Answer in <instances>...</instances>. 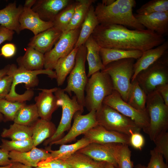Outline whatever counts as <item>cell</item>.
Returning <instances> with one entry per match:
<instances>
[{
	"instance_id": "6da1fadb",
	"label": "cell",
	"mask_w": 168,
	"mask_h": 168,
	"mask_svg": "<svg viewBox=\"0 0 168 168\" xmlns=\"http://www.w3.org/2000/svg\"><path fill=\"white\" fill-rule=\"evenodd\" d=\"M102 48L143 52L166 41L164 36L147 29L130 30L116 24L98 25L91 35Z\"/></svg>"
},
{
	"instance_id": "7a4b0ae2",
	"label": "cell",
	"mask_w": 168,
	"mask_h": 168,
	"mask_svg": "<svg viewBox=\"0 0 168 168\" xmlns=\"http://www.w3.org/2000/svg\"><path fill=\"white\" fill-rule=\"evenodd\" d=\"M146 110L149 118L148 127L143 130L153 141L160 133L168 129V106L156 90L147 95Z\"/></svg>"
},
{
	"instance_id": "3957f363",
	"label": "cell",
	"mask_w": 168,
	"mask_h": 168,
	"mask_svg": "<svg viewBox=\"0 0 168 168\" xmlns=\"http://www.w3.org/2000/svg\"><path fill=\"white\" fill-rule=\"evenodd\" d=\"M114 90L112 81L107 73L101 71L94 73L88 79L85 87V107L89 111H96L105 98Z\"/></svg>"
},
{
	"instance_id": "277c9868",
	"label": "cell",
	"mask_w": 168,
	"mask_h": 168,
	"mask_svg": "<svg viewBox=\"0 0 168 168\" xmlns=\"http://www.w3.org/2000/svg\"><path fill=\"white\" fill-rule=\"evenodd\" d=\"M135 60L128 58L114 61L105 66L101 70L110 76L114 90L118 92L127 102L131 86Z\"/></svg>"
},
{
	"instance_id": "5b68a950",
	"label": "cell",
	"mask_w": 168,
	"mask_h": 168,
	"mask_svg": "<svg viewBox=\"0 0 168 168\" xmlns=\"http://www.w3.org/2000/svg\"><path fill=\"white\" fill-rule=\"evenodd\" d=\"M96 115L98 124L109 130L130 136L133 133L140 132L141 129L131 119L103 103L96 111Z\"/></svg>"
},
{
	"instance_id": "8992f818",
	"label": "cell",
	"mask_w": 168,
	"mask_h": 168,
	"mask_svg": "<svg viewBox=\"0 0 168 168\" xmlns=\"http://www.w3.org/2000/svg\"><path fill=\"white\" fill-rule=\"evenodd\" d=\"M86 50L84 44L78 48L77 52L75 65L67 78V85L63 89L71 96L75 94L79 103L85 107V91L88 78L86 74L85 62Z\"/></svg>"
},
{
	"instance_id": "52a82bcc",
	"label": "cell",
	"mask_w": 168,
	"mask_h": 168,
	"mask_svg": "<svg viewBox=\"0 0 168 168\" xmlns=\"http://www.w3.org/2000/svg\"><path fill=\"white\" fill-rule=\"evenodd\" d=\"M147 95L158 86L168 84V51L146 69L135 79Z\"/></svg>"
},
{
	"instance_id": "ba28073f",
	"label": "cell",
	"mask_w": 168,
	"mask_h": 168,
	"mask_svg": "<svg viewBox=\"0 0 168 168\" xmlns=\"http://www.w3.org/2000/svg\"><path fill=\"white\" fill-rule=\"evenodd\" d=\"M54 93L57 98V105L62 108V115L54 134L45 140L44 144L45 146L61 138L64 133L70 128L72 120L75 114L78 111L82 112L83 111L84 107L79 103L75 95L70 98L63 89L59 88H57Z\"/></svg>"
},
{
	"instance_id": "9c48e42d",
	"label": "cell",
	"mask_w": 168,
	"mask_h": 168,
	"mask_svg": "<svg viewBox=\"0 0 168 168\" xmlns=\"http://www.w3.org/2000/svg\"><path fill=\"white\" fill-rule=\"evenodd\" d=\"M81 28L63 33L54 47L44 54V69L53 70L58 60L72 51L77 40Z\"/></svg>"
},
{
	"instance_id": "30bf717a",
	"label": "cell",
	"mask_w": 168,
	"mask_h": 168,
	"mask_svg": "<svg viewBox=\"0 0 168 168\" xmlns=\"http://www.w3.org/2000/svg\"><path fill=\"white\" fill-rule=\"evenodd\" d=\"M103 103L131 119L143 130L149 125V118L146 110L141 111L135 109L124 101L119 93L115 90H114L111 94L105 97Z\"/></svg>"
},
{
	"instance_id": "8fae6325",
	"label": "cell",
	"mask_w": 168,
	"mask_h": 168,
	"mask_svg": "<svg viewBox=\"0 0 168 168\" xmlns=\"http://www.w3.org/2000/svg\"><path fill=\"white\" fill-rule=\"evenodd\" d=\"M82 113L78 111L75 114L72 125L68 133L59 140L50 144V146L70 143L75 140L78 136L83 134L98 124L96 118V110H92L85 115L82 114Z\"/></svg>"
},
{
	"instance_id": "7c38bea8",
	"label": "cell",
	"mask_w": 168,
	"mask_h": 168,
	"mask_svg": "<svg viewBox=\"0 0 168 168\" xmlns=\"http://www.w3.org/2000/svg\"><path fill=\"white\" fill-rule=\"evenodd\" d=\"M91 142L101 144L119 143L129 145V136L117 132L107 130L98 124L84 134Z\"/></svg>"
},
{
	"instance_id": "4fadbf2b",
	"label": "cell",
	"mask_w": 168,
	"mask_h": 168,
	"mask_svg": "<svg viewBox=\"0 0 168 168\" xmlns=\"http://www.w3.org/2000/svg\"><path fill=\"white\" fill-rule=\"evenodd\" d=\"M57 87L40 89L41 92L35 98L39 116L40 119L50 121L53 113L58 108L57 98L53 93Z\"/></svg>"
},
{
	"instance_id": "5bb4252c",
	"label": "cell",
	"mask_w": 168,
	"mask_h": 168,
	"mask_svg": "<svg viewBox=\"0 0 168 168\" xmlns=\"http://www.w3.org/2000/svg\"><path fill=\"white\" fill-rule=\"evenodd\" d=\"M72 0H38L31 8L37 13L40 19L45 21L53 22L63 8Z\"/></svg>"
},
{
	"instance_id": "9a60e30c",
	"label": "cell",
	"mask_w": 168,
	"mask_h": 168,
	"mask_svg": "<svg viewBox=\"0 0 168 168\" xmlns=\"http://www.w3.org/2000/svg\"><path fill=\"white\" fill-rule=\"evenodd\" d=\"M19 21L21 31L28 29L31 31L34 35L54 26L53 22L45 21L41 20L37 13L31 8L24 7Z\"/></svg>"
},
{
	"instance_id": "2e32d148",
	"label": "cell",
	"mask_w": 168,
	"mask_h": 168,
	"mask_svg": "<svg viewBox=\"0 0 168 168\" xmlns=\"http://www.w3.org/2000/svg\"><path fill=\"white\" fill-rule=\"evenodd\" d=\"M62 33L63 32L53 26L34 35L30 39L28 46L44 54L52 49Z\"/></svg>"
},
{
	"instance_id": "e0dca14e",
	"label": "cell",
	"mask_w": 168,
	"mask_h": 168,
	"mask_svg": "<svg viewBox=\"0 0 168 168\" xmlns=\"http://www.w3.org/2000/svg\"><path fill=\"white\" fill-rule=\"evenodd\" d=\"M147 29L164 36L168 32V12H155L146 15H134Z\"/></svg>"
},
{
	"instance_id": "ac0fdd59",
	"label": "cell",
	"mask_w": 168,
	"mask_h": 168,
	"mask_svg": "<svg viewBox=\"0 0 168 168\" xmlns=\"http://www.w3.org/2000/svg\"><path fill=\"white\" fill-rule=\"evenodd\" d=\"M168 51V41L166 40L161 44L143 52L134 64V73L131 82L134 80L140 72L147 68Z\"/></svg>"
},
{
	"instance_id": "d6986e66",
	"label": "cell",
	"mask_w": 168,
	"mask_h": 168,
	"mask_svg": "<svg viewBox=\"0 0 168 168\" xmlns=\"http://www.w3.org/2000/svg\"><path fill=\"white\" fill-rule=\"evenodd\" d=\"M9 157L13 162H18L35 168L40 162L51 156L50 153L46 149L35 147L27 152L11 151L9 152Z\"/></svg>"
},
{
	"instance_id": "ffe728a7",
	"label": "cell",
	"mask_w": 168,
	"mask_h": 168,
	"mask_svg": "<svg viewBox=\"0 0 168 168\" xmlns=\"http://www.w3.org/2000/svg\"><path fill=\"white\" fill-rule=\"evenodd\" d=\"M95 12L100 24L124 26L121 13L116 0L108 6L101 2L98 3L95 7Z\"/></svg>"
},
{
	"instance_id": "44dd1931",
	"label": "cell",
	"mask_w": 168,
	"mask_h": 168,
	"mask_svg": "<svg viewBox=\"0 0 168 168\" xmlns=\"http://www.w3.org/2000/svg\"><path fill=\"white\" fill-rule=\"evenodd\" d=\"M23 9L22 5L16 6V1L9 3L0 10L1 26L19 34L21 31L19 19Z\"/></svg>"
},
{
	"instance_id": "7402d4cb",
	"label": "cell",
	"mask_w": 168,
	"mask_h": 168,
	"mask_svg": "<svg viewBox=\"0 0 168 168\" xmlns=\"http://www.w3.org/2000/svg\"><path fill=\"white\" fill-rule=\"evenodd\" d=\"M84 45L86 50V60L88 65L87 75L90 77L94 73L102 70L104 68L100 54L101 47L91 35L86 41Z\"/></svg>"
},
{
	"instance_id": "603a6c76",
	"label": "cell",
	"mask_w": 168,
	"mask_h": 168,
	"mask_svg": "<svg viewBox=\"0 0 168 168\" xmlns=\"http://www.w3.org/2000/svg\"><path fill=\"white\" fill-rule=\"evenodd\" d=\"M16 62L19 67L27 70H42L44 68V54L31 47L28 46L25 49L24 54L18 57Z\"/></svg>"
},
{
	"instance_id": "cb8c5ba5",
	"label": "cell",
	"mask_w": 168,
	"mask_h": 168,
	"mask_svg": "<svg viewBox=\"0 0 168 168\" xmlns=\"http://www.w3.org/2000/svg\"><path fill=\"white\" fill-rule=\"evenodd\" d=\"M78 152L87 155L94 160L109 163L118 168L115 160L104 144L91 142Z\"/></svg>"
},
{
	"instance_id": "d4e9b609",
	"label": "cell",
	"mask_w": 168,
	"mask_h": 168,
	"mask_svg": "<svg viewBox=\"0 0 168 168\" xmlns=\"http://www.w3.org/2000/svg\"><path fill=\"white\" fill-rule=\"evenodd\" d=\"M30 127L34 147L52 137L57 129L55 124L50 121L41 119H38Z\"/></svg>"
},
{
	"instance_id": "484cf974",
	"label": "cell",
	"mask_w": 168,
	"mask_h": 168,
	"mask_svg": "<svg viewBox=\"0 0 168 168\" xmlns=\"http://www.w3.org/2000/svg\"><path fill=\"white\" fill-rule=\"evenodd\" d=\"M142 53V52L138 50H125L102 47L100 50V54L104 67L112 62L124 59L132 58L137 59Z\"/></svg>"
},
{
	"instance_id": "4316f807",
	"label": "cell",
	"mask_w": 168,
	"mask_h": 168,
	"mask_svg": "<svg viewBox=\"0 0 168 168\" xmlns=\"http://www.w3.org/2000/svg\"><path fill=\"white\" fill-rule=\"evenodd\" d=\"M103 144L112 155L118 168H133V162L131 159V151L128 145L119 143Z\"/></svg>"
},
{
	"instance_id": "83f0119b",
	"label": "cell",
	"mask_w": 168,
	"mask_h": 168,
	"mask_svg": "<svg viewBox=\"0 0 168 168\" xmlns=\"http://www.w3.org/2000/svg\"><path fill=\"white\" fill-rule=\"evenodd\" d=\"M78 48H74L68 55L60 58L57 61L54 69L55 70L58 86L63 84L67 76L74 68Z\"/></svg>"
},
{
	"instance_id": "f1b7e54d",
	"label": "cell",
	"mask_w": 168,
	"mask_h": 168,
	"mask_svg": "<svg viewBox=\"0 0 168 168\" xmlns=\"http://www.w3.org/2000/svg\"><path fill=\"white\" fill-rule=\"evenodd\" d=\"M121 13L124 26L139 30L145 29L135 17L133 12V8L136 5L135 0H116Z\"/></svg>"
},
{
	"instance_id": "f546056e",
	"label": "cell",
	"mask_w": 168,
	"mask_h": 168,
	"mask_svg": "<svg viewBox=\"0 0 168 168\" xmlns=\"http://www.w3.org/2000/svg\"><path fill=\"white\" fill-rule=\"evenodd\" d=\"M99 23L95 12V7L92 5L88 10L82 24L77 40L74 48H78L84 44L91 35Z\"/></svg>"
},
{
	"instance_id": "4dcf8cb0",
	"label": "cell",
	"mask_w": 168,
	"mask_h": 168,
	"mask_svg": "<svg viewBox=\"0 0 168 168\" xmlns=\"http://www.w3.org/2000/svg\"><path fill=\"white\" fill-rule=\"evenodd\" d=\"M90 143H91L90 141L84 137L73 144L61 145L58 150H52L49 147L46 149L50 153L52 158L65 161Z\"/></svg>"
},
{
	"instance_id": "1f68e13d",
	"label": "cell",
	"mask_w": 168,
	"mask_h": 168,
	"mask_svg": "<svg viewBox=\"0 0 168 168\" xmlns=\"http://www.w3.org/2000/svg\"><path fill=\"white\" fill-rule=\"evenodd\" d=\"M76 4L71 21L64 32L81 27L90 6L95 0H76Z\"/></svg>"
},
{
	"instance_id": "d6a6232c",
	"label": "cell",
	"mask_w": 168,
	"mask_h": 168,
	"mask_svg": "<svg viewBox=\"0 0 168 168\" xmlns=\"http://www.w3.org/2000/svg\"><path fill=\"white\" fill-rule=\"evenodd\" d=\"M65 161L72 168H105L106 162L97 161L78 151Z\"/></svg>"
},
{
	"instance_id": "836d02e7",
	"label": "cell",
	"mask_w": 168,
	"mask_h": 168,
	"mask_svg": "<svg viewBox=\"0 0 168 168\" xmlns=\"http://www.w3.org/2000/svg\"><path fill=\"white\" fill-rule=\"evenodd\" d=\"M147 95L134 80L131 82V86L127 103L135 109L141 111H146Z\"/></svg>"
},
{
	"instance_id": "e575fe53",
	"label": "cell",
	"mask_w": 168,
	"mask_h": 168,
	"mask_svg": "<svg viewBox=\"0 0 168 168\" xmlns=\"http://www.w3.org/2000/svg\"><path fill=\"white\" fill-rule=\"evenodd\" d=\"M39 117L36 105L26 104L17 111L13 121L14 123L30 126Z\"/></svg>"
},
{
	"instance_id": "d590c367",
	"label": "cell",
	"mask_w": 168,
	"mask_h": 168,
	"mask_svg": "<svg viewBox=\"0 0 168 168\" xmlns=\"http://www.w3.org/2000/svg\"><path fill=\"white\" fill-rule=\"evenodd\" d=\"M1 136L9 138L11 140H23L32 138V131L30 126L14 123L9 128H4Z\"/></svg>"
},
{
	"instance_id": "8d00e7d4",
	"label": "cell",
	"mask_w": 168,
	"mask_h": 168,
	"mask_svg": "<svg viewBox=\"0 0 168 168\" xmlns=\"http://www.w3.org/2000/svg\"><path fill=\"white\" fill-rule=\"evenodd\" d=\"M76 2L72 1L57 14L53 21V26L63 33L70 23L74 13Z\"/></svg>"
},
{
	"instance_id": "74e56055",
	"label": "cell",
	"mask_w": 168,
	"mask_h": 168,
	"mask_svg": "<svg viewBox=\"0 0 168 168\" xmlns=\"http://www.w3.org/2000/svg\"><path fill=\"white\" fill-rule=\"evenodd\" d=\"M0 148L10 152L15 151L25 152L30 150L33 147V141L32 138L23 140L9 141L2 139Z\"/></svg>"
},
{
	"instance_id": "f35d334b",
	"label": "cell",
	"mask_w": 168,
	"mask_h": 168,
	"mask_svg": "<svg viewBox=\"0 0 168 168\" xmlns=\"http://www.w3.org/2000/svg\"><path fill=\"white\" fill-rule=\"evenodd\" d=\"M168 12V0H152L136 10L137 14L146 15L158 12Z\"/></svg>"
},
{
	"instance_id": "ab89813d",
	"label": "cell",
	"mask_w": 168,
	"mask_h": 168,
	"mask_svg": "<svg viewBox=\"0 0 168 168\" xmlns=\"http://www.w3.org/2000/svg\"><path fill=\"white\" fill-rule=\"evenodd\" d=\"M26 103L24 102H11L5 99H0V113L6 121H13L19 109Z\"/></svg>"
},
{
	"instance_id": "60d3db41",
	"label": "cell",
	"mask_w": 168,
	"mask_h": 168,
	"mask_svg": "<svg viewBox=\"0 0 168 168\" xmlns=\"http://www.w3.org/2000/svg\"><path fill=\"white\" fill-rule=\"evenodd\" d=\"M156 147L154 149L163 156L167 164L168 162V133L162 132L153 141Z\"/></svg>"
},
{
	"instance_id": "b9f144b4",
	"label": "cell",
	"mask_w": 168,
	"mask_h": 168,
	"mask_svg": "<svg viewBox=\"0 0 168 168\" xmlns=\"http://www.w3.org/2000/svg\"><path fill=\"white\" fill-rule=\"evenodd\" d=\"M35 168H72L65 161L50 157L41 161Z\"/></svg>"
},
{
	"instance_id": "7bdbcfd3",
	"label": "cell",
	"mask_w": 168,
	"mask_h": 168,
	"mask_svg": "<svg viewBox=\"0 0 168 168\" xmlns=\"http://www.w3.org/2000/svg\"><path fill=\"white\" fill-rule=\"evenodd\" d=\"M151 158L147 166V168H168L164 161L163 155L154 148L150 151Z\"/></svg>"
},
{
	"instance_id": "ee69618b",
	"label": "cell",
	"mask_w": 168,
	"mask_h": 168,
	"mask_svg": "<svg viewBox=\"0 0 168 168\" xmlns=\"http://www.w3.org/2000/svg\"><path fill=\"white\" fill-rule=\"evenodd\" d=\"M12 81V77L9 75H7L0 79V99H5L9 94Z\"/></svg>"
},
{
	"instance_id": "f6af8a7d",
	"label": "cell",
	"mask_w": 168,
	"mask_h": 168,
	"mask_svg": "<svg viewBox=\"0 0 168 168\" xmlns=\"http://www.w3.org/2000/svg\"><path fill=\"white\" fill-rule=\"evenodd\" d=\"M145 143L144 137L140 132L133 133L129 136V145L135 149L141 150Z\"/></svg>"
},
{
	"instance_id": "bcb514c9",
	"label": "cell",
	"mask_w": 168,
	"mask_h": 168,
	"mask_svg": "<svg viewBox=\"0 0 168 168\" xmlns=\"http://www.w3.org/2000/svg\"><path fill=\"white\" fill-rule=\"evenodd\" d=\"M16 52V48L12 43H7L4 44L1 49L0 55L6 58H10L14 55Z\"/></svg>"
},
{
	"instance_id": "7dc6e473",
	"label": "cell",
	"mask_w": 168,
	"mask_h": 168,
	"mask_svg": "<svg viewBox=\"0 0 168 168\" xmlns=\"http://www.w3.org/2000/svg\"><path fill=\"white\" fill-rule=\"evenodd\" d=\"M1 26L0 28V45L5 41H11L15 33V32L13 30Z\"/></svg>"
},
{
	"instance_id": "c3c4849f",
	"label": "cell",
	"mask_w": 168,
	"mask_h": 168,
	"mask_svg": "<svg viewBox=\"0 0 168 168\" xmlns=\"http://www.w3.org/2000/svg\"><path fill=\"white\" fill-rule=\"evenodd\" d=\"M12 163L9 157V152L0 148V166H6Z\"/></svg>"
},
{
	"instance_id": "681fc988",
	"label": "cell",
	"mask_w": 168,
	"mask_h": 168,
	"mask_svg": "<svg viewBox=\"0 0 168 168\" xmlns=\"http://www.w3.org/2000/svg\"><path fill=\"white\" fill-rule=\"evenodd\" d=\"M156 90L160 94L165 105L168 106V84L158 86Z\"/></svg>"
},
{
	"instance_id": "f907efd6",
	"label": "cell",
	"mask_w": 168,
	"mask_h": 168,
	"mask_svg": "<svg viewBox=\"0 0 168 168\" xmlns=\"http://www.w3.org/2000/svg\"><path fill=\"white\" fill-rule=\"evenodd\" d=\"M10 168H34L18 162H13Z\"/></svg>"
},
{
	"instance_id": "816d5d0a",
	"label": "cell",
	"mask_w": 168,
	"mask_h": 168,
	"mask_svg": "<svg viewBox=\"0 0 168 168\" xmlns=\"http://www.w3.org/2000/svg\"><path fill=\"white\" fill-rule=\"evenodd\" d=\"M36 0H26L25 1L23 7L31 8L36 2Z\"/></svg>"
},
{
	"instance_id": "f5cc1de1",
	"label": "cell",
	"mask_w": 168,
	"mask_h": 168,
	"mask_svg": "<svg viewBox=\"0 0 168 168\" xmlns=\"http://www.w3.org/2000/svg\"><path fill=\"white\" fill-rule=\"evenodd\" d=\"M10 64L7 65L4 68L0 69V79L7 75Z\"/></svg>"
},
{
	"instance_id": "db71d44e",
	"label": "cell",
	"mask_w": 168,
	"mask_h": 168,
	"mask_svg": "<svg viewBox=\"0 0 168 168\" xmlns=\"http://www.w3.org/2000/svg\"><path fill=\"white\" fill-rule=\"evenodd\" d=\"M115 1V0H102L101 3L105 6H108L113 4Z\"/></svg>"
},
{
	"instance_id": "11a10c76",
	"label": "cell",
	"mask_w": 168,
	"mask_h": 168,
	"mask_svg": "<svg viewBox=\"0 0 168 168\" xmlns=\"http://www.w3.org/2000/svg\"><path fill=\"white\" fill-rule=\"evenodd\" d=\"M105 168H114V167L112 164L106 162Z\"/></svg>"
},
{
	"instance_id": "9f6ffc18",
	"label": "cell",
	"mask_w": 168,
	"mask_h": 168,
	"mask_svg": "<svg viewBox=\"0 0 168 168\" xmlns=\"http://www.w3.org/2000/svg\"><path fill=\"white\" fill-rule=\"evenodd\" d=\"M134 168H147V166L142 165L141 164H138L136 165L134 167Z\"/></svg>"
},
{
	"instance_id": "6f0895ef",
	"label": "cell",
	"mask_w": 168,
	"mask_h": 168,
	"mask_svg": "<svg viewBox=\"0 0 168 168\" xmlns=\"http://www.w3.org/2000/svg\"><path fill=\"white\" fill-rule=\"evenodd\" d=\"M12 164H11L6 166H0V168H10Z\"/></svg>"
},
{
	"instance_id": "680465c9",
	"label": "cell",
	"mask_w": 168,
	"mask_h": 168,
	"mask_svg": "<svg viewBox=\"0 0 168 168\" xmlns=\"http://www.w3.org/2000/svg\"><path fill=\"white\" fill-rule=\"evenodd\" d=\"M1 26H0V28H1Z\"/></svg>"
}]
</instances>
